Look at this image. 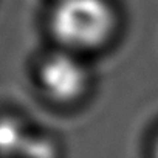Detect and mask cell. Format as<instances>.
I'll return each mask as SVG.
<instances>
[{
    "label": "cell",
    "mask_w": 158,
    "mask_h": 158,
    "mask_svg": "<svg viewBox=\"0 0 158 158\" xmlns=\"http://www.w3.org/2000/svg\"><path fill=\"white\" fill-rule=\"evenodd\" d=\"M118 23L110 0H56L48 20L57 47L77 56L106 48L116 36Z\"/></svg>",
    "instance_id": "obj_1"
},
{
    "label": "cell",
    "mask_w": 158,
    "mask_h": 158,
    "mask_svg": "<svg viewBox=\"0 0 158 158\" xmlns=\"http://www.w3.org/2000/svg\"><path fill=\"white\" fill-rule=\"evenodd\" d=\"M37 81L44 96L53 104L73 106L87 95L92 76L81 56L59 48L42 60Z\"/></svg>",
    "instance_id": "obj_2"
},
{
    "label": "cell",
    "mask_w": 158,
    "mask_h": 158,
    "mask_svg": "<svg viewBox=\"0 0 158 158\" xmlns=\"http://www.w3.org/2000/svg\"><path fill=\"white\" fill-rule=\"evenodd\" d=\"M28 138L17 119L0 118V156L10 158L22 153Z\"/></svg>",
    "instance_id": "obj_3"
},
{
    "label": "cell",
    "mask_w": 158,
    "mask_h": 158,
    "mask_svg": "<svg viewBox=\"0 0 158 158\" xmlns=\"http://www.w3.org/2000/svg\"><path fill=\"white\" fill-rule=\"evenodd\" d=\"M152 158H158V136L155 138V143L152 146Z\"/></svg>",
    "instance_id": "obj_4"
}]
</instances>
